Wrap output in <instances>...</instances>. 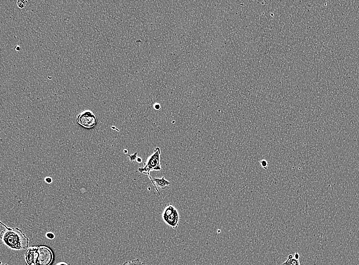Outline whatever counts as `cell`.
I'll return each mask as SVG.
<instances>
[{
  "instance_id": "13",
  "label": "cell",
  "mask_w": 359,
  "mask_h": 265,
  "mask_svg": "<svg viewBox=\"0 0 359 265\" xmlns=\"http://www.w3.org/2000/svg\"><path fill=\"white\" fill-rule=\"evenodd\" d=\"M20 48H20V47L19 45H17V46L15 47V50H16V51H19V50H20Z\"/></svg>"
},
{
  "instance_id": "14",
  "label": "cell",
  "mask_w": 359,
  "mask_h": 265,
  "mask_svg": "<svg viewBox=\"0 0 359 265\" xmlns=\"http://www.w3.org/2000/svg\"><path fill=\"white\" fill-rule=\"evenodd\" d=\"M136 161L138 163H141L142 162V159L140 157H138Z\"/></svg>"
},
{
  "instance_id": "5",
  "label": "cell",
  "mask_w": 359,
  "mask_h": 265,
  "mask_svg": "<svg viewBox=\"0 0 359 265\" xmlns=\"http://www.w3.org/2000/svg\"><path fill=\"white\" fill-rule=\"evenodd\" d=\"M77 122L81 126L86 128H91L96 124V118L90 111L85 110L77 116Z\"/></svg>"
},
{
  "instance_id": "15",
  "label": "cell",
  "mask_w": 359,
  "mask_h": 265,
  "mask_svg": "<svg viewBox=\"0 0 359 265\" xmlns=\"http://www.w3.org/2000/svg\"><path fill=\"white\" fill-rule=\"evenodd\" d=\"M123 152H124V153H125V154H127L128 151H127V149H124V151H123Z\"/></svg>"
},
{
  "instance_id": "1",
  "label": "cell",
  "mask_w": 359,
  "mask_h": 265,
  "mask_svg": "<svg viewBox=\"0 0 359 265\" xmlns=\"http://www.w3.org/2000/svg\"><path fill=\"white\" fill-rule=\"evenodd\" d=\"M1 223L5 227L1 234L3 244L14 250H21L28 248L29 240L20 229L8 227L2 222Z\"/></svg>"
},
{
  "instance_id": "11",
  "label": "cell",
  "mask_w": 359,
  "mask_h": 265,
  "mask_svg": "<svg viewBox=\"0 0 359 265\" xmlns=\"http://www.w3.org/2000/svg\"><path fill=\"white\" fill-rule=\"evenodd\" d=\"M46 236L49 239H53L55 237V235L53 233L51 232H48L46 233Z\"/></svg>"
},
{
  "instance_id": "8",
  "label": "cell",
  "mask_w": 359,
  "mask_h": 265,
  "mask_svg": "<svg viewBox=\"0 0 359 265\" xmlns=\"http://www.w3.org/2000/svg\"><path fill=\"white\" fill-rule=\"evenodd\" d=\"M122 265H147L139 259L125 261Z\"/></svg>"
},
{
  "instance_id": "7",
  "label": "cell",
  "mask_w": 359,
  "mask_h": 265,
  "mask_svg": "<svg viewBox=\"0 0 359 265\" xmlns=\"http://www.w3.org/2000/svg\"><path fill=\"white\" fill-rule=\"evenodd\" d=\"M281 265H300L299 258H295L292 254L288 255L287 260Z\"/></svg>"
},
{
  "instance_id": "4",
  "label": "cell",
  "mask_w": 359,
  "mask_h": 265,
  "mask_svg": "<svg viewBox=\"0 0 359 265\" xmlns=\"http://www.w3.org/2000/svg\"><path fill=\"white\" fill-rule=\"evenodd\" d=\"M162 219L167 225L173 229H176L178 226L180 217L177 209L172 204H169L163 210Z\"/></svg>"
},
{
  "instance_id": "3",
  "label": "cell",
  "mask_w": 359,
  "mask_h": 265,
  "mask_svg": "<svg viewBox=\"0 0 359 265\" xmlns=\"http://www.w3.org/2000/svg\"><path fill=\"white\" fill-rule=\"evenodd\" d=\"M160 148L158 147H156L154 150L153 154L148 157L146 162L144 163V166L143 167L139 168L138 171L140 173H144L149 176L150 173L151 171L162 170L160 163Z\"/></svg>"
},
{
  "instance_id": "10",
  "label": "cell",
  "mask_w": 359,
  "mask_h": 265,
  "mask_svg": "<svg viewBox=\"0 0 359 265\" xmlns=\"http://www.w3.org/2000/svg\"><path fill=\"white\" fill-rule=\"evenodd\" d=\"M137 153H138V152H136L133 154H127L131 162H133L137 160V158L138 157H137Z\"/></svg>"
},
{
  "instance_id": "16",
  "label": "cell",
  "mask_w": 359,
  "mask_h": 265,
  "mask_svg": "<svg viewBox=\"0 0 359 265\" xmlns=\"http://www.w3.org/2000/svg\"><path fill=\"white\" fill-rule=\"evenodd\" d=\"M28 265V264H27Z\"/></svg>"
},
{
  "instance_id": "12",
  "label": "cell",
  "mask_w": 359,
  "mask_h": 265,
  "mask_svg": "<svg viewBox=\"0 0 359 265\" xmlns=\"http://www.w3.org/2000/svg\"><path fill=\"white\" fill-rule=\"evenodd\" d=\"M56 265H68V264L65 262H60L58 263Z\"/></svg>"
},
{
  "instance_id": "9",
  "label": "cell",
  "mask_w": 359,
  "mask_h": 265,
  "mask_svg": "<svg viewBox=\"0 0 359 265\" xmlns=\"http://www.w3.org/2000/svg\"><path fill=\"white\" fill-rule=\"evenodd\" d=\"M27 1L19 0L17 2V6L19 8L22 9L26 6Z\"/></svg>"
},
{
  "instance_id": "2",
  "label": "cell",
  "mask_w": 359,
  "mask_h": 265,
  "mask_svg": "<svg viewBox=\"0 0 359 265\" xmlns=\"http://www.w3.org/2000/svg\"><path fill=\"white\" fill-rule=\"evenodd\" d=\"M52 251L45 246H34L29 247L24 255L28 265H50L53 260Z\"/></svg>"
},
{
  "instance_id": "6",
  "label": "cell",
  "mask_w": 359,
  "mask_h": 265,
  "mask_svg": "<svg viewBox=\"0 0 359 265\" xmlns=\"http://www.w3.org/2000/svg\"><path fill=\"white\" fill-rule=\"evenodd\" d=\"M149 177L151 181L152 182L153 184L154 185L155 187L156 188L158 193H159V190H158L157 187H159L161 189H165L167 186L170 185L171 183L170 182L164 178V177H162L161 178H153L152 179L150 176H149ZM159 194L160 195L159 193Z\"/></svg>"
}]
</instances>
